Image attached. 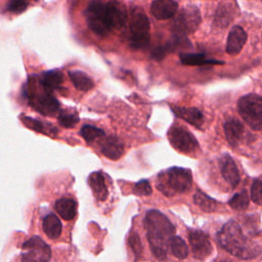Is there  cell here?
Returning <instances> with one entry per match:
<instances>
[{"label":"cell","instance_id":"obj_8","mask_svg":"<svg viewBox=\"0 0 262 262\" xmlns=\"http://www.w3.org/2000/svg\"><path fill=\"white\" fill-rule=\"evenodd\" d=\"M50 257L49 246L39 236H33L23 245L21 262H48Z\"/></svg>","mask_w":262,"mask_h":262},{"label":"cell","instance_id":"obj_6","mask_svg":"<svg viewBox=\"0 0 262 262\" xmlns=\"http://www.w3.org/2000/svg\"><path fill=\"white\" fill-rule=\"evenodd\" d=\"M85 16L87 25L93 33L99 36H105L112 32L105 3L99 1L91 2L86 8Z\"/></svg>","mask_w":262,"mask_h":262},{"label":"cell","instance_id":"obj_20","mask_svg":"<svg viewBox=\"0 0 262 262\" xmlns=\"http://www.w3.org/2000/svg\"><path fill=\"white\" fill-rule=\"evenodd\" d=\"M42 228L45 234L51 238L56 239L61 233V222L55 214H48L43 218Z\"/></svg>","mask_w":262,"mask_h":262},{"label":"cell","instance_id":"obj_29","mask_svg":"<svg viewBox=\"0 0 262 262\" xmlns=\"http://www.w3.org/2000/svg\"><path fill=\"white\" fill-rule=\"evenodd\" d=\"M81 136L87 141V142H92L94 140H96L97 138H101L104 136V132L103 130L91 126V125H85L82 127L81 132H80Z\"/></svg>","mask_w":262,"mask_h":262},{"label":"cell","instance_id":"obj_25","mask_svg":"<svg viewBox=\"0 0 262 262\" xmlns=\"http://www.w3.org/2000/svg\"><path fill=\"white\" fill-rule=\"evenodd\" d=\"M193 201H194L195 205H198L201 208V210H203L204 212H207V213L213 212L217 208L216 201L202 191H196L193 194Z\"/></svg>","mask_w":262,"mask_h":262},{"label":"cell","instance_id":"obj_15","mask_svg":"<svg viewBox=\"0 0 262 262\" xmlns=\"http://www.w3.org/2000/svg\"><path fill=\"white\" fill-rule=\"evenodd\" d=\"M178 9V3L172 0H157L150 5V12L157 19L172 17Z\"/></svg>","mask_w":262,"mask_h":262},{"label":"cell","instance_id":"obj_35","mask_svg":"<svg viewBox=\"0 0 262 262\" xmlns=\"http://www.w3.org/2000/svg\"><path fill=\"white\" fill-rule=\"evenodd\" d=\"M165 55V48L163 47H158L156 49H154V52H152V56L154 58H157V59H162Z\"/></svg>","mask_w":262,"mask_h":262},{"label":"cell","instance_id":"obj_7","mask_svg":"<svg viewBox=\"0 0 262 262\" xmlns=\"http://www.w3.org/2000/svg\"><path fill=\"white\" fill-rule=\"evenodd\" d=\"M202 21L200 10L194 5H187L183 7L176 15L172 29L176 36H182L192 34L196 31Z\"/></svg>","mask_w":262,"mask_h":262},{"label":"cell","instance_id":"obj_28","mask_svg":"<svg viewBox=\"0 0 262 262\" xmlns=\"http://www.w3.org/2000/svg\"><path fill=\"white\" fill-rule=\"evenodd\" d=\"M249 202H250V198H249V194L246 190H243V191H239L237 193H235L228 202L229 206L234 209V210H238V211H242V210H245L248 208L249 206Z\"/></svg>","mask_w":262,"mask_h":262},{"label":"cell","instance_id":"obj_21","mask_svg":"<svg viewBox=\"0 0 262 262\" xmlns=\"http://www.w3.org/2000/svg\"><path fill=\"white\" fill-rule=\"evenodd\" d=\"M55 210L64 220H72L77 214V202L71 198H61L56 202Z\"/></svg>","mask_w":262,"mask_h":262},{"label":"cell","instance_id":"obj_34","mask_svg":"<svg viewBox=\"0 0 262 262\" xmlns=\"http://www.w3.org/2000/svg\"><path fill=\"white\" fill-rule=\"evenodd\" d=\"M28 6V3L26 2H23V1H13V2H10L8 4V7L7 9L12 11V12H21L23 10L26 9V7Z\"/></svg>","mask_w":262,"mask_h":262},{"label":"cell","instance_id":"obj_2","mask_svg":"<svg viewBox=\"0 0 262 262\" xmlns=\"http://www.w3.org/2000/svg\"><path fill=\"white\" fill-rule=\"evenodd\" d=\"M217 237L220 246L234 257L251 259L261 253L260 248L244 235L239 225L233 220L223 225Z\"/></svg>","mask_w":262,"mask_h":262},{"label":"cell","instance_id":"obj_26","mask_svg":"<svg viewBox=\"0 0 262 262\" xmlns=\"http://www.w3.org/2000/svg\"><path fill=\"white\" fill-rule=\"evenodd\" d=\"M233 15L232 7H229L228 4H223V6H219L218 10L216 11L214 23L222 28L227 27L233 19Z\"/></svg>","mask_w":262,"mask_h":262},{"label":"cell","instance_id":"obj_27","mask_svg":"<svg viewBox=\"0 0 262 262\" xmlns=\"http://www.w3.org/2000/svg\"><path fill=\"white\" fill-rule=\"evenodd\" d=\"M169 248H170L172 254H173L176 258L184 259V258H186L187 255H188L187 246H186V244L184 243V241H183L181 237H179V236L174 235V236L170 239Z\"/></svg>","mask_w":262,"mask_h":262},{"label":"cell","instance_id":"obj_30","mask_svg":"<svg viewBox=\"0 0 262 262\" xmlns=\"http://www.w3.org/2000/svg\"><path fill=\"white\" fill-rule=\"evenodd\" d=\"M79 121V117L76 113H69V112H61L58 115V122L61 126L66 128L74 127Z\"/></svg>","mask_w":262,"mask_h":262},{"label":"cell","instance_id":"obj_10","mask_svg":"<svg viewBox=\"0 0 262 262\" xmlns=\"http://www.w3.org/2000/svg\"><path fill=\"white\" fill-rule=\"evenodd\" d=\"M192 255L196 259H205L212 252V244L209 236L201 230H190L188 234Z\"/></svg>","mask_w":262,"mask_h":262},{"label":"cell","instance_id":"obj_14","mask_svg":"<svg viewBox=\"0 0 262 262\" xmlns=\"http://www.w3.org/2000/svg\"><path fill=\"white\" fill-rule=\"evenodd\" d=\"M247 41V33L238 26H234L228 34L226 43V52L230 55H236L243 49Z\"/></svg>","mask_w":262,"mask_h":262},{"label":"cell","instance_id":"obj_31","mask_svg":"<svg viewBox=\"0 0 262 262\" xmlns=\"http://www.w3.org/2000/svg\"><path fill=\"white\" fill-rule=\"evenodd\" d=\"M251 199L257 205H262V176L254 180L251 187Z\"/></svg>","mask_w":262,"mask_h":262},{"label":"cell","instance_id":"obj_4","mask_svg":"<svg viewBox=\"0 0 262 262\" xmlns=\"http://www.w3.org/2000/svg\"><path fill=\"white\" fill-rule=\"evenodd\" d=\"M237 110L244 121L254 130H262V96L247 94L239 98Z\"/></svg>","mask_w":262,"mask_h":262},{"label":"cell","instance_id":"obj_24","mask_svg":"<svg viewBox=\"0 0 262 262\" xmlns=\"http://www.w3.org/2000/svg\"><path fill=\"white\" fill-rule=\"evenodd\" d=\"M180 60L183 64H187V66H203V64L223 63V61L208 59V58H206L205 54H202V53H181L180 54Z\"/></svg>","mask_w":262,"mask_h":262},{"label":"cell","instance_id":"obj_23","mask_svg":"<svg viewBox=\"0 0 262 262\" xmlns=\"http://www.w3.org/2000/svg\"><path fill=\"white\" fill-rule=\"evenodd\" d=\"M69 76H70L74 86L78 90L88 91V90L92 89L94 86L92 79L81 71H71L69 73Z\"/></svg>","mask_w":262,"mask_h":262},{"label":"cell","instance_id":"obj_36","mask_svg":"<svg viewBox=\"0 0 262 262\" xmlns=\"http://www.w3.org/2000/svg\"><path fill=\"white\" fill-rule=\"evenodd\" d=\"M224 262H229V261H224Z\"/></svg>","mask_w":262,"mask_h":262},{"label":"cell","instance_id":"obj_13","mask_svg":"<svg viewBox=\"0 0 262 262\" xmlns=\"http://www.w3.org/2000/svg\"><path fill=\"white\" fill-rule=\"evenodd\" d=\"M99 146L102 155L111 160H118L124 154V144L116 136L104 137L101 139Z\"/></svg>","mask_w":262,"mask_h":262},{"label":"cell","instance_id":"obj_1","mask_svg":"<svg viewBox=\"0 0 262 262\" xmlns=\"http://www.w3.org/2000/svg\"><path fill=\"white\" fill-rule=\"evenodd\" d=\"M144 226L154 255L158 259L166 258L170 239L175 233L173 224L163 213L151 210L145 216Z\"/></svg>","mask_w":262,"mask_h":262},{"label":"cell","instance_id":"obj_16","mask_svg":"<svg viewBox=\"0 0 262 262\" xmlns=\"http://www.w3.org/2000/svg\"><path fill=\"white\" fill-rule=\"evenodd\" d=\"M220 167L224 179L230 184L231 187H235L239 183L241 177L234 161L228 155H225L220 161Z\"/></svg>","mask_w":262,"mask_h":262},{"label":"cell","instance_id":"obj_22","mask_svg":"<svg viewBox=\"0 0 262 262\" xmlns=\"http://www.w3.org/2000/svg\"><path fill=\"white\" fill-rule=\"evenodd\" d=\"M61 83H62V75L57 71L46 72L40 77L41 87L49 93L57 89Z\"/></svg>","mask_w":262,"mask_h":262},{"label":"cell","instance_id":"obj_9","mask_svg":"<svg viewBox=\"0 0 262 262\" xmlns=\"http://www.w3.org/2000/svg\"><path fill=\"white\" fill-rule=\"evenodd\" d=\"M168 139L175 149L183 154H191L199 147L195 137L183 127H172L168 132Z\"/></svg>","mask_w":262,"mask_h":262},{"label":"cell","instance_id":"obj_17","mask_svg":"<svg viewBox=\"0 0 262 262\" xmlns=\"http://www.w3.org/2000/svg\"><path fill=\"white\" fill-rule=\"evenodd\" d=\"M172 110L177 115V117L186 121L195 128H201L204 123V116L200 110L196 107H186V106H172Z\"/></svg>","mask_w":262,"mask_h":262},{"label":"cell","instance_id":"obj_32","mask_svg":"<svg viewBox=\"0 0 262 262\" xmlns=\"http://www.w3.org/2000/svg\"><path fill=\"white\" fill-rule=\"evenodd\" d=\"M133 192L136 195H149L151 193V187L147 180H140L133 187Z\"/></svg>","mask_w":262,"mask_h":262},{"label":"cell","instance_id":"obj_18","mask_svg":"<svg viewBox=\"0 0 262 262\" xmlns=\"http://www.w3.org/2000/svg\"><path fill=\"white\" fill-rule=\"evenodd\" d=\"M224 132L228 143L231 146H236L242 139L244 133V126L239 121L231 119L225 122Z\"/></svg>","mask_w":262,"mask_h":262},{"label":"cell","instance_id":"obj_3","mask_svg":"<svg viewBox=\"0 0 262 262\" xmlns=\"http://www.w3.org/2000/svg\"><path fill=\"white\" fill-rule=\"evenodd\" d=\"M192 183L191 172L188 169L172 167L158 175L157 187L165 195L172 196L176 193L187 191Z\"/></svg>","mask_w":262,"mask_h":262},{"label":"cell","instance_id":"obj_12","mask_svg":"<svg viewBox=\"0 0 262 262\" xmlns=\"http://www.w3.org/2000/svg\"><path fill=\"white\" fill-rule=\"evenodd\" d=\"M31 100H32V104L34 105V107L45 115L53 114L58 108L57 100L51 95V93L47 92L43 88H42L41 93L38 92V93L33 94L31 97Z\"/></svg>","mask_w":262,"mask_h":262},{"label":"cell","instance_id":"obj_19","mask_svg":"<svg viewBox=\"0 0 262 262\" xmlns=\"http://www.w3.org/2000/svg\"><path fill=\"white\" fill-rule=\"evenodd\" d=\"M88 183L92 189L94 196L98 201H104L107 196V188L101 172H93L89 178Z\"/></svg>","mask_w":262,"mask_h":262},{"label":"cell","instance_id":"obj_11","mask_svg":"<svg viewBox=\"0 0 262 262\" xmlns=\"http://www.w3.org/2000/svg\"><path fill=\"white\" fill-rule=\"evenodd\" d=\"M105 7L112 31L124 27L128 18L126 6L121 2L112 1L105 3Z\"/></svg>","mask_w":262,"mask_h":262},{"label":"cell","instance_id":"obj_33","mask_svg":"<svg viewBox=\"0 0 262 262\" xmlns=\"http://www.w3.org/2000/svg\"><path fill=\"white\" fill-rule=\"evenodd\" d=\"M129 245L136 256H140L142 252V246L140 238L136 232H132L129 236Z\"/></svg>","mask_w":262,"mask_h":262},{"label":"cell","instance_id":"obj_5","mask_svg":"<svg viewBox=\"0 0 262 262\" xmlns=\"http://www.w3.org/2000/svg\"><path fill=\"white\" fill-rule=\"evenodd\" d=\"M149 20L141 10H133L130 20L129 45L133 49H143L149 44Z\"/></svg>","mask_w":262,"mask_h":262}]
</instances>
